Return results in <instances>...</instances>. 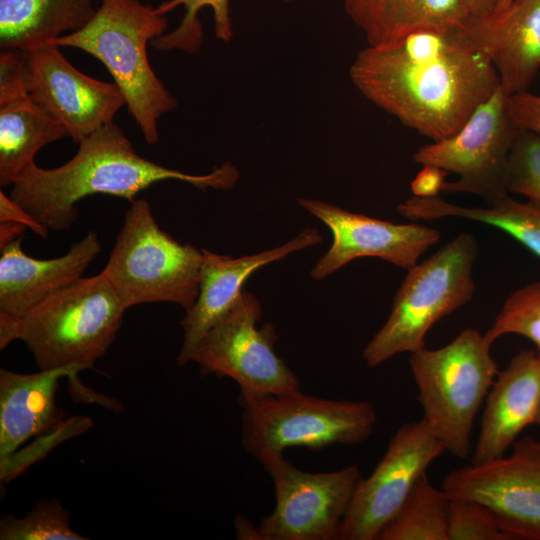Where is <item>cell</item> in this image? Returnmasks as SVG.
I'll return each instance as SVG.
<instances>
[{
	"mask_svg": "<svg viewBox=\"0 0 540 540\" xmlns=\"http://www.w3.org/2000/svg\"><path fill=\"white\" fill-rule=\"evenodd\" d=\"M464 21L368 45L350 66L354 86L374 105L431 141L453 136L500 87L490 57Z\"/></svg>",
	"mask_w": 540,
	"mask_h": 540,
	"instance_id": "6da1fadb",
	"label": "cell"
},
{
	"mask_svg": "<svg viewBox=\"0 0 540 540\" xmlns=\"http://www.w3.org/2000/svg\"><path fill=\"white\" fill-rule=\"evenodd\" d=\"M238 169L225 162L204 175L171 169L139 155L114 121L79 143L75 156L53 169L36 164L14 182L10 197L49 231L69 229L78 219L77 203L92 194H106L132 202L151 185L178 180L201 190H229Z\"/></svg>",
	"mask_w": 540,
	"mask_h": 540,
	"instance_id": "7a4b0ae2",
	"label": "cell"
},
{
	"mask_svg": "<svg viewBox=\"0 0 540 540\" xmlns=\"http://www.w3.org/2000/svg\"><path fill=\"white\" fill-rule=\"evenodd\" d=\"M126 310L102 272L81 277L21 318L0 322V349L21 340L40 370L92 369L116 339Z\"/></svg>",
	"mask_w": 540,
	"mask_h": 540,
	"instance_id": "3957f363",
	"label": "cell"
},
{
	"mask_svg": "<svg viewBox=\"0 0 540 540\" xmlns=\"http://www.w3.org/2000/svg\"><path fill=\"white\" fill-rule=\"evenodd\" d=\"M167 27L166 15L139 0H102L86 25L55 40L59 47L83 50L104 64L149 144L159 140V119L177 106L147 55L148 42Z\"/></svg>",
	"mask_w": 540,
	"mask_h": 540,
	"instance_id": "277c9868",
	"label": "cell"
},
{
	"mask_svg": "<svg viewBox=\"0 0 540 540\" xmlns=\"http://www.w3.org/2000/svg\"><path fill=\"white\" fill-rule=\"evenodd\" d=\"M477 253L475 237L463 232L407 270L386 322L363 350L369 367L425 348L428 331L472 299Z\"/></svg>",
	"mask_w": 540,
	"mask_h": 540,
	"instance_id": "5b68a950",
	"label": "cell"
},
{
	"mask_svg": "<svg viewBox=\"0 0 540 540\" xmlns=\"http://www.w3.org/2000/svg\"><path fill=\"white\" fill-rule=\"evenodd\" d=\"M490 347L483 334L466 328L445 346L409 358L422 418L458 459L470 455L475 416L499 372Z\"/></svg>",
	"mask_w": 540,
	"mask_h": 540,
	"instance_id": "8992f818",
	"label": "cell"
},
{
	"mask_svg": "<svg viewBox=\"0 0 540 540\" xmlns=\"http://www.w3.org/2000/svg\"><path fill=\"white\" fill-rule=\"evenodd\" d=\"M130 204L101 272L126 309L171 302L189 310L199 295L202 250L162 230L145 199Z\"/></svg>",
	"mask_w": 540,
	"mask_h": 540,
	"instance_id": "52a82bcc",
	"label": "cell"
},
{
	"mask_svg": "<svg viewBox=\"0 0 540 540\" xmlns=\"http://www.w3.org/2000/svg\"><path fill=\"white\" fill-rule=\"evenodd\" d=\"M239 400L242 447L259 463L293 447L359 444L372 435L377 422L371 402L319 398L300 389Z\"/></svg>",
	"mask_w": 540,
	"mask_h": 540,
	"instance_id": "ba28073f",
	"label": "cell"
},
{
	"mask_svg": "<svg viewBox=\"0 0 540 540\" xmlns=\"http://www.w3.org/2000/svg\"><path fill=\"white\" fill-rule=\"evenodd\" d=\"M261 315L260 301L243 291L236 305L204 335L191 356V362L200 366L203 375L233 379L240 386V398L301 388L297 376L275 353L274 326L257 325Z\"/></svg>",
	"mask_w": 540,
	"mask_h": 540,
	"instance_id": "9c48e42d",
	"label": "cell"
},
{
	"mask_svg": "<svg viewBox=\"0 0 540 540\" xmlns=\"http://www.w3.org/2000/svg\"><path fill=\"white\" fill-rule=\"evenodd\" d=\"M260 464L271 477L275 507L257 526L261 540H337L342 522L362 479L348 466L332 472H307L284 454Z\"/></svg>",
	"mask_w": 540,
	"mask_h": 540,
	"instance_id": "30bf717a",
	"label": "cell"
},
{
	"mask_svg": "<svg viewBox=\"0 0 540 540\" xmlns=\"http://www.w3.org/2000/svg\"><path fill=\"white\" fill-rule=\"evenodd\" d=\"M507 95L500 87L483 102L453 136L419 147L413 160L458 175L445 183V193H469L490 203L508 194L506 168L519 128L513 122Z\"/></svg>",
	"mask_w": 540,
	"mask_h": 540,
	"instance_id": "8fae6325",
	"label": "cell"
},
{
	"mask_svg": "<svg viewBox=\"0 0 540 540\" xmlns=\"http://www.w3.org/2000/svg\"><path fill=\"white\" fill-rule=\"evenodd\" d=\"M441 488L488 507L511 540H540V441L528 436L508 456L457 468Z\"/></svg>",
	"mask_w": 540,
	"mask_h": 540,
	"instance_id": "7c38bea8",
	"label": "cell"
},
{
	"mask_svg": "<svg viewBox=\"0 0 540 540\" xmlns=\"http://www.w3.org/2000/svg\"><path fill=\"white\" fill-rule=\"evenodd\" d=\"M445 447L422 418L402 424L367 478H362L337 540H376L418 479Z\"/></svg>",
	"mask_w": 540,
	"mask_h": 540,
	"instance_id": "4fadbf2b",
	"label": "cell"
},
{
	"mask_svg": "<svg viewBox=\"0 0 540 540\" xmlns=\"http://www.w3.org/2000/svg\"><path fill=\"white\" fill-rule=\"evenodd\" d=\"M23 79L33 101L59 121L77 144L114 121L125 104L115 83L83 74L55 43L24 51Z\"/></svg>",
	"mask_w": 540,
	"mask_h": 540,
	"instance_id": "5bb4252c",
	"label": "cell"
},
{
	"mask_svg": "<svg viewBox=\"0 0 540 540\" xmlns=\"http://www.w3.org/2000/svg\"><path fill=\"white\" fill-rule=\"evenodd\" d=\"M299 205L330 229L333 242L310 272L322 280L347 263L361 257H376L409 270L441 237L440 232L423 224H397L353 213L314 199L299 198Z\"/></svg>",
	"mask_w": 540,
	"mask_h": 540,
	"instance_id": "9a60e30c",
	"label": "cell"
},
{
	"mask_svg": "<svg viewBox=\"0 0 540 540\" xmlns=\"http://www.w3.org/2000/svg\"><path fill=\"white\" fill-rule=\"evenodd\" d=\"M321 241L317 229L307 228L285 244L254 255L233 258L201 249L199 295L180 321L184 339L176 359L178 366L191 362L200 340L236 305L243 293L242 287L254 272Z\"/></svg>",
	"mask_w": 540,
	"mask_h": 540,
	"instance_id": "2e32d148",
	"label": "cell"
},
{
	"mask_svg": "<svg viewBox=\"0 0 540 540\" xmlns=\"http://www.w3.org/2000/svg\"><path fill=\"white\" fill-rule=\"evenodd\" d=\"M23 237L0 248V322L21 318L51 294L82 277L102 250L89 231L69 251L53 259H35L22 250Z\"/></svg>",
	"mask_w": 540,
	"mask_h": 540,
	"instance_id": "e0dca14e",
	"label": "cell"
},
{
	"mask_svg": "<svg viewBox=\"0 0 540 540\" xmlns=\"http://www.w3.org/2000/svg\"><path fill=\"white\" fill-rule=\"evenodd\" d=\"M539 408L540 356L536 350H521L498 372L487 394L471 463L504 456L519 434L536 424Z\"/></svg>",
	"mask_w": 540,
	"mask_h": 540,
	"instance_id": "ac0fdd59",
	"label": "cell"
},
{
	"mask_svg": "<svg viewBox=\"0 0 540 540\" xmlns=\"http://www.w3.org/2000/svg\"><path fill=\"white\" fill-rule=\"evenodd\" d=\"M464 25L494 65L509 96L527 91L540 69V0H514L499 11L468 15Z\"/></svg>",
	"mask_w": 540,
	"mask_h": 540,
	"instance_id": "d6986e66",
	"label": "cell"
},
{
	"mask_svg": "<svg viewBox=\"0 0 540 540\" xmlns=\"http://www.w3.org/2000/svg\"><path fill=\"white\" fill-rule=\"evenodd\" d=\"M82 371L78 367L17 373L0 369V462L25 441L62 424L56 404L58 382Z\"/></svg>",
	"mask_w": 540,
	"mask_h": 540,
	"instance_id": "ffe728a7",
	"label": "cell"
},
{
	"mask_svg": "<svg viewBox=\"0 0 540 540\" xmlns=\"http://www.w3.org/2000/svg\"><path fill=\"white\" fill-rule=\"evenodd\" d=\"M344 9L369 46L421 29L455 26L469 15L463 0H344Z\"/></svg>",
	"mask_w": 540,
	"mask_h": 540,
	"instance_id": "44dd1931",
	"label": "cell"
},
{
	"mask_svg": "<svg viewBox=\"0 0 540 540\" xmlns=\"http://www.w3.org/2000/svg\"><path fill=\"white\" fill-rule=\"evenodd\" d=\"M69 137L66 128L26 89L0 96V185L7 186L31 165L45 145Z\"/></svg>",
	"mask_w": 540,
	"mask_h": 540,
	"instance_id": "7402d4cb",
	"label": "cell"
},
{
	"mask_svg": "<svg viewBox=\"0 0 540 540\" xmlns=\"http://www.w3.org/2000/svg\"><path fill=\"white\" fill-rule=\"evenodd\" d=\"M96 9L93 0H0L1 50L28 51L81 29Z\"/></svg>",
	"mask_w": 540,
	"mask_h": 540,
	"instance_id": "603a6c76",
	"label": "cell"
},
{
	"mask_svg": "<svg viewBox=\"0 0 540 540\" xmlns=\"http://www.w3.org/2000/svg\"><path fill=\"white\" fill-rule=\"evenodd\" d=\"M396 210L411 221L461 218L484 223L507 233L540 258V208L508 194L479 207L456 205L439 196H412L398 204Z\"/></svg>",
	"mask_w": 540,
	"mask_h": 540,
	"instance_id": "cb8c5ba5",
	"label": "cell"
},
{
	"mask_svg": "<svg viewBox=\"0 0 540 540\" xmlns=\"http://www.w3.org/2000/svg\"><path fill=\"white\" fill-rule=\"evenodd\" d=\"M450 497L422 475L376 540H448Z\"/></svg>",
	"mask_w": 540,
	"mask_h": 540,
	"instance_id": "d4e9b609",
	"label": "cell"
},
{
	"mask_svg": "<svg viewBox=\"0 0 540 540\" xmlns=\"http://www.w3.org/2000/svg\"><path fill=\"white\" fill-rule=\"evenodd\" d=\"M180 5L185 8L182 21L173 31L154 38L151 41L154 48L162 51L177 49L192 54L198 53L203 42V29L198 14L203 7H210L213 11L216 37L224 42L232 39L230 0H167L156 9L160 14L166 15Z\"/></svg>",
	"mask_w": 540,
	"mask_h": 540,
	"instance_id": "484cf974",
	"label": "cell"
},
{
	"mask_svg": "<svg viewBox=\"0 0 540 540\" xmlns=\"http://www.w3.org/2000/svg\"><path fill=\"white\" fill-rule=\"evenodd\" d=\"M70 512L57 499L40 500L23 517L0 519L1 540H85L70 525Z\"/></svg>",
	"mask_w": 540,
	"mask_h": 540,
	"instance_id": "4316f807",
	"label": "cell"
},
{
	"mask_svg": "<svg viewBox=\"0 0 540 540\" xmlns=\"http://www.w3.org/2000/svg\"><path fill=\"white\" fill-rule=\"evenodd\" d=\"M516 334L534 343L540 356V280L512 292L484 334L492 345L501 336Z\"/></svg>",
	"mask_w": 540,
	"mask_h": 540,
	"instance_id": "83f0119b",
	"label": "cell"
},
{
	"mask_svg": "<svg viewBox=\"0 0 540 540\" xmlns=\"http://www.w3.org/2000/svg\"><path fill=\"white\" fill-rule=\"evenodd\" d=\"M506 189L540 208V134L519 129L506 168Z\"/></svg>",
	"mask_w": 540,
	"mask_h": 540,
	"instance_id": "f1b7e54d",
	"label": "cell"
},
{
	"mask_svg": "<svg viewBox=\"0 0 540 540\" xmlns=\"http://www.w3.org/2000/svg\"><path fill=\"white\" fill-rule=\"evenodd\" d=\"M448 540H511L500 528L495 515L482 503L450 498Z\"/></svg>",
	"mask_w": 540,
	"mask_h": 540,
	"instance_id": "f546056e",
	"label": "cell"
},
{
	"mask_svg": "<svg viewBox=\"0 0 540 540\" xmlns=\"http://www.w3.org/2000/svg\"><path fill=\"white\" fill-rule=\"evenodd\" d=\"M508 108L511 118L519 129L540 134V96L528 91L509 96Z\"/></svg>",
	"mask_w": 540,
	"mask_h": 540,
	"instance_id": "4dcf8cb0",
	"label": "cell"
},
{
	"mask_svg": "<svg viewBox=\"0 0 540 540\" xmlns=\"http://www.w3.org/2000/svg\"><path fill=\"white\" fill-rule=\"evenodd\" d=\"M448 171L432 164H424L410 183L413 196L436 197L443 192Z\"/></svg>",
	"mask_w": 540,
	"mask_h": 540,
	"instance_id": "1f68e13d",
	"label": "cell"
},
{
	"mask_svg": "<svg viewBox=\"0 0 540 540\" xmlns=\"http://www.w3.org/2000/svg\"><path fill=\"white\" fill-rule=\"evenodd\" d=\"M6 221L21 223L43 239L48 237L49 230L1 190L0 222Z\"/></svg>",
	"mask_w": 540,
	"mask_h": 540,
	"instance_id": "d6a6232c",
	"label": "cell"
},
{
	"mask_svg": "<svg viewBox=\"0 0 540 540\" xmlns=\"http://www.w3.org/2000/svg\"><path fill=\"white\" fill-rule=\"evenodd\" d=\"M26 226L17 222H0V248L23 237Z\"/></svg>",
	"mask_w": 540,
	"mask_h": 540,
	"instance_id": "836d02e7",
	"label": "cell"
},
{
	"mask_svg": "<svg viewBox=\"0 0 540 540\" xmlns=\"http://www.w3.org/2000/svg\"><path fill=\"white\" fill-rule=\"evenodd\" d=\"M236 537L238 539H257L261 540L257 527H253L250 521L241 515L235 520Z\"/></svg>",
	"mask_w": 540,
	"mask_h": 540,
	"instance_id": "e575fe53",
	"label": "cell"
},
{
	"mask_svg": "<svg viewBox=\"0 0 540 540\" xmlns=\"http://www.w3.org/2000/svg\"><path fill=\"white\" fill-rule=\"evenodd\" d=\"M469 15L483 16L494 10V0H463Z\"/></svg>",
	"mask_w": 540,
	"mask_h": 540,
	"instance_id": "d590c367",
	"label": "cell"
},
{
	"mask_svg": "<svg viewBox=\"0 0 540 540\" xmlns=\"http://www.w3.org/2000/svg\"><path fill=\"white\" fill-rule=\"evenodd\" d=\"M514 0H494V10L499 11L509 6Z\"/></svg>",
	"mask_w": 540,
	"mask_h": 540,
	"instance_id": "8d00e7d4",
	"label": "cell"
},
{
	"mask_svg": "<svg viewBox=\"0 0 540 540\" xmlns=\"http://www.w3.org/2000/svg\"><path fill=\"white\" fill-rule=\"evenodd\" d=\"M536 424L540 426V408H539Z\"/></svg>",
	"mask_w": 540,
	"mask_h": 540,
	"instance_id": "74e56055",
	"label": "cell"
},
{
	"mask_svg": "<svg viewBox=\"0 0 540 540\" xmlns=\"http://www.w3.org/2000/svg\"><path fill=\"white\" fill-rule=\"evenodd\" d=\"M283 2L285 3H288V2H293V1H296V0H282Z\"/></svg>",
	"mask_w": 540,
	"mask_h": 540,
	"instance_id": "f35d334b",
	"label": "cell"
}]
</instances>
